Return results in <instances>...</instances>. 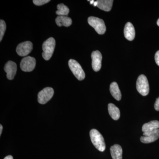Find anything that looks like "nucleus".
<instances>
[{
    "label": "nucleus",
    "mask_w": 159,
    "mask_h": 159,
    "mask_svg": "<svg viewBox=\"0 0 159 159\" xmlns=\"http://www.w3.org/2000/svg\"><path fill=\"white\" fill-rule=\"evenodd\" d=\"M90 136L93 145L100 152H103L106 149L104 139L101 134L97 129H92L90 131Z\"/></svg>",
    "instance_id": "1"
},
{
    "label": "nucleus",
    "mask_w": 159,
    "mask_h": 159,
    "mask_svg": "<svg viewBox=\"0 0 159 159\" xmlns=\"http://www.w3.org/2000/svg\"><path fill=\"white\" fill-rule=\"evenodd\" d=\"M55 47V40L51 37L43 43V58L45 60H49L53 55Z\"/></svg>",
    "instance_id": "2"
},
{
    "label": "nucleus",
    "mask_w": 159,
    "mask_h": 159,
    "mask_svg": "<svg viewBox=\"0 0 159 159\" xmlns=\"http://www.w3.org/2000/svg\"><path fill=\"white\" fill-rule=\"evenodd\" d=\"M136 88L139 93L143 96L148 95L149 92V86L148 79L145 75H140L137 79Z\"/></svg>",
    "instance_id": "3"
},
{
    "label": "nucleus",
    "mask_w": 159,
    "mask_h": 159,
    "mask_svg": "<svg viewBox=\"0 0 159 159\" xmlns=\"http://www.w3.org/2000/svg\"><path fill=\"white\" fill-rule=\"evenodd\" d=\"M88 21L89 25L95 29L98 34H104L106 31V27L103 20L98 17L90 16L89 18Z\"/></svg>",
    "instance_id": "4"
},
{
    "label": "nucleus",
    "mask_w": 159,
    "mask_h": 159,
    "mask_svg": "<svg viewBox=\"0 0 159 159\" xmlns=\"http://www.w3.org/2000/svg\"><path fill=\"white\" fill-rule=\"evenodd\" d=\"M69 66L75 77L79 80H82L85 77V73L79 63L74 59H70Z\"/></svg>",
    "instance_id": "5"
},
{
    "label": "nucleus",
    "mask_w": 159,
    "mask_h": 159,
    "mask_svg": "<svg viewBox=\"0 0 159 159\" xmlns=\"http://www.w3.org/2000/svg\"><path fill=\"white\" fill-rule=\"evenodd\" d=\"M54 94V90L52 88H45L39 93L38 95L39 102L41 104H45L52 98Z\"/></svg>",
    "instance_id": "6"
},
{
    "label": "nucleus",
    "mask_w": 159,
    "mask_h": 159,
    "mask_svg": "<svg viewBox=\"0 0 159 159\" xmlns=\"http://www.w3.org/2000/svg\"><path fill=\"white\" fill-rule=\"evenodd\" d=\"M36 65V60L34 57L28 56L24 57L20 64L22 70L25 72H31L34 70Z\"/></svg>",
    "instance_id": "7"
},
{
    "label": "nucleus",
    "mask_w": 159,
    "mask_h": 159,
    "mask_svg": "<svg viewBox=\"0 0 159 159\" xmlns=\"http://www.w3.org/2000/svg\"><path fill=\"white\" fill-rule=\"evenodd\" d=\"M33 49V44L30 41L21 43L17 46L16 52L20 56H26L30 54Z\"/></svg>",
    "instance_id": "8"
},
{
    "label": "nucleus",
    "mask_w": 159,
    "mask_h": 159,
    "mask_svg": "<svg viewBox=\"0 0 159 159\" xmlns=\"http://www.w3.org/2000/svg\"><path fill=\"white\" fill-rule=\"evenodd\" d=\"M92 59V67L95 72L100 70L102 65V56L99 51H93L91 55Z\"/></svg>",
    "instance_id": "9"
},
{
    "label": "nucleus",
    "mask_w": 159,
    "mask_h": 159,
    "mask_svg": "<svg viewBox=\"0 0 159 159\" xmlns=\"http://www.w3.org/2000/svg\"><path fill=\"white\" fill-rule=\"evenodd\" d=\"M4 70L7 73V78L11 80L14 79L17 70V65L15 62L12 61H9L5 65Z\"/></svg>",
    "instance_id": "10"
},
{
    "label": "nucleus",
    "mask_w": 159,
    "mask_h": 159,
    "mask_svg": "<svg viewBox=\"0 0 159 159\" xmlns=\"http://www.w3.org/2000/svg\"><path fill=\"white\" fill-rule=\"evenodd\" d=\"M125 37L129 41H132L135 36V31L133 25L130 22L126 23L124 29Z\"/></svg>",
    "instance_id": "11"
},
{
    "label": "nucleus",
    "mask_w": 159,
    "mask_h": 159,
    "mask_svg": "<svg viewBox=\"0 0 159 159\" xmlns=\"http://www.w3.org/2000/svg\"><path fill=\"white\" fill-rule=\"evenodd\" d=\"M111 156L113 159H122V149L120 145L115 144L110 148Z\"/></svg>",
    "instance_id": "12"
},
{
    "label": "nucleus",
    "mask_w": 159,
    "mask_h": 159,
    "mask_svg": "<svg viewBox=\"0 0 159 159\" xmlns=\"http://www.w3.org/2000/svg\"><path fill=\"white\" fill-rule=\"evenodd\" d=\"M110 91L112 96L115 99L118 101L121 100L122 95L116 82H113L111 84L110 86Z\"/></svg>",
    "instance_id": "13"
},
{
    "label": "nucleus",
    "mask_w": 159,
    "mask_h": 159,
    "mask_svg": "<svg viewBox=\"0 0 159 159\" xmlns=\"http://www.w3.org/2000/svg\"><path fill=\"white\" fill-rule=\"evenodd\" d=\"M108 110L110 116L114 120H118L120 118V110L118 107L113 103L108 104Z\"/></svg>",
    "instance_id": "14"
},
{
    "label": "nucleus",
    "mask_w": 159,
    "mask_h": 159,
    "mask_svg": "<svg viewBox=\"0 0 159 159\" xmlns=\"http://www.w3.org/2000/svg\"><path fill=\"white\" fill-rule=\"evenodd\" d=\"M97 7L103 11H110L112 7L113 1L111 0H99Z\"/></svg>",
    "instance_id": "15"
},
{
    "label": "nucleus",
    "mask_w": 159,
    "mask_h": 159,
    "mask_svg": "<svg viewBox=\"0 0 159 159\" xmlns=\"http://www.w3.org/2000/svg\"><path fill=\"white\" fill-rule=\"evenodd\" d=\"M57 25L59 27L64 26L69 27L72 24V20L70 18L66 16H58L55 20Z\"/></svg>",
    "instance_id": "16"
},
{
    "label": "nucleus",
    "mask_w": 159,
    "mask_h": 159,
    "mask_svg": "<svg viewBox=\"0 0 159 159\" xmlns=\"http://www.w3.org/2000/svg\"><path fill=\"white\" fill-rule=\"evenodd\" d=\"M159 128V121L154 120L144 124L142 126V131L143 132H145L158 129Z\"/></svg>",
    "instance_id": "17"
},
{
    "label": "nucleus",
    "mask_w": 159,
    "mask_h": 159,
    "mask_svg": "<svg viewBox=\"0 0 159 159\" xmlns=\"http://www.w3.org/2000/svg\"><path fill=\"white\" fill-rule=\"evenodd\" d=\"M57 10L56 11V14L59 16H66L68 15L70 12V9L67 6L64 5L63 4H60L57 5Z\"/></svg>",
    "instance_id": "18"
},
{
    "label": "nucleus",
    "mask_w": 159,
    "mask_h": 159,
    "mask_svg": "<svg viewBox=\"0 0 159 159\" xmlns=\"http://www.w3.org/2000/svg\"><path fill=\"white\" fill-rule=\"evenodd\" d=\"M159 138V134H157L153 135L148 136H143L140 138V141L142 143L148 144V143L155 142Z\"/></svg>",
    "instance_id": "19"
},
{
    "label": "nucleus",
    "mask_w": 159,
    "mask_h": 159,
    "mask_svg": "<svg viewBox=\"0 0 159 159\" xmlns=\"http://www.w3.org/2000/svg\"><path fill=\"white\" fill-rule=\"evenodd\" d=\"M6 29V22L2 20H0V41H2Z\"/></svg>",
    "instance_id": "20"
},
{
    "label": "nucleus",
    "mask_w": 159,
    "mask_h": 159,
    "mask_svg": "<svg viewBox=\"0 0 159 159\" xmlns=\"http://www.w3.org/2000/svg\"><path fill=\"white\" fill-rule=\"evenodd\" d=\"M50 0H34L33 2L36 6H40L50 2Z\"/></svg>",
    "instance_id": "21"
},
{
    "label": "nucleus",
    "mask_w": 159,
    "mask_h": 159,
    "mask_svg": "<svg viewBox=\"0 0 159 159\" xmlns=\"http://www.w3.org/2000/svg\"><path fill=\"white\" fill-rule=\"evenodd\" d=\"M159 134V129H154V130L149 131L143 132V136H148L153 135L156 134Z\"/></svg>",
    "instance_id": "22"
},
{
    "label": "nucleus",
    "mask_w": 159,
    "mask_h": 159,
    "mask_svg": "<svg viewBox=\"0 0 159 159\" xmlns=\"http://www.w3.org/2000/svg\"><path fill=\"white\" fill-rule=\"evenodd\" d=\"M154 108L156 110L159 111V97L157 98L156 101L155 102Z\"/></svg>",
    "instance_id": "23"
},
{
    "label": "nucleus",
    "mask_w": 159,
    "mask_h": 159,
    "mask_svg": "<svg viewBox=\"0 0 159 159\" xmlns=\"http://www.w3.org/2000/svg\"><path fill=\"white\" fill-rule=\"evenodd\" d=\"M155 60L158 66H159V51H157L155 55Z\"/></svg>",
    "instance_id": "24"
},
{
    "label": "nucleus",
    "mask_w": 159,
    "mask_h": 159,
    "mask_svg": "<svg viewBox=\"0 0 159 159\" xmlns=\"http://www.w3.org/2000/svg\"><path fill=\"white\" fill-rule=\"evenodd\" d=\"M4 159H13V158L11 156L9 155L6 157Z\"/></svg>",
    "instance_id": "25"
},
{
    "label": "nucleus",
    "mask_w": 159,
    "mask_h": 159,
    "mask_svg": "<svg viewBox=\"0 0 159 159\" xmlns=\"http://www.w3.org/2000/svg\"><path fill=\"white\" fill-rule=\"evenodd\" d=\"M3 126L2 125H0V135H2V131Z\"/></svg>",
    "instance_id": "26"
},
{
    "label": "nucleus",
    "mask_w": 159,
    "mask_h": 159,
    "mask_svg": "<svg viewBox=\"0 0 159 159\" xmlns=\"http://www.w3.org/2000/svg\"><path fill=\"white\" fill-rule=\"evenodd\" d=\"M97 5H98V2L97 1H96V2H94L93 6H97Z\"/></svg>",
    "instance_id": "27"
},
{
    "label": "nucleus",
    "mask_w": 159,
    "mask_h": 159,
    "mask_svg": "<svg viewBox=\"0 0 159 159\" xmlns=\"http://www.w3.org/2000/svg\"><path fill=\"white\" fill-rule=\"evenodd\" d=\"M90 2L91 4H93L95 1H93H93H90Z\"/></svg>",
    "instance_id": "28"
},
{
    "label": "nucleus",
    "mask_w": 159,
    "mask_h": 159,
    "mask_svg": "<svg viewBox=\"0 0 159 159\" xmlns=\"http://www.w3.org/2000/svg\"><path fill=\"white\" fill-rule=\"evenodd\" d=\"M157 25L159 26V18L158 19L157 21Z\"/></svg>",
    "instance_id": "29"
}]
</instances>
